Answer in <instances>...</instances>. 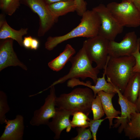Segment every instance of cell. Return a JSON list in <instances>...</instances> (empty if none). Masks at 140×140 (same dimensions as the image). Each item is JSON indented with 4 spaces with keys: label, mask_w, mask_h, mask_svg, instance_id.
I'll return each mask as SVG.
<instances>
[{
    "label": "cell",
    "mask_w": 140,
    "mask_h": 140,
    "mask_svg": "<svg viewBox=\"0 0 140 140\" xmlns=\"http://www.w3.org/2000/svg\"><path fill=\"white\" fill-rule=\"evenodd\" d=\"M10 110L8 104V97L5 93L0 91V123L1 124L5 123L7 119L6 114Z\"/></svg>",
    "instance_id": "obj_24"
},
{
    "label": "cell",
    "mask_w": 140,
    "mask_h": 140,
    "mask_svg": "<svg viewBox=\"0 0 140 140\" xmlns=\"http://www.w3.org/2000/svg\"><path fill=\"white\" fill-rule=\"evenodd\" d=\"M52 14L58 18L71 12L76 11V6L74 0L61 1L48 4Z\"/></svg>",
    "instance_id": "obj_20"
},
{
    "label": "cell",
    "mask_w": 140,
    "mask_h": 140,
    "mask_svg": "<svg viewBox=\"0 0 140 140\" xmlns=\"http://www.w3.org/2000/svg\"><path fill=\"white\" fill-rule=\"evenodd\" d=\"M46 3L48 4H49L55 2H59L66 1L69 0H44Z\"/></svg>",
    "instance_id": "obj_34"
},
{
    "label": "cell",
    "mask_w": 140,
    "mask_h": 140,
    "mask_svg": "<svg viewBox=\"0 0 140 140\" xmlns=\"http://www.w3.org/2000/svg\"><path fill=\"white\" fill-rule=\"evenodd\" d=\"M87 128L78 127L77 128V135L72 138L71 140H89L92 138L91 131L89 129Z\"/></svg>",
    "instance_id": "obj_26"
},
{
    "label": "cell",
    "mask_w": 140,
    "mask_h": 140,
    "mask_svg": "<svg viewBox=\"0 0 140 140\" xmlns=\"http://www.w3.org/2000/svg\"><path fill=\"white\" fill-rule=\"evenodd\" d=\"M39 45L38 40L37 39L33 38L30 48L32 50H36L38 48Z\"/></svg>",
    "instance_id": "obj_31"
},
{
    "label": "cell",
    "mask_w": 140,
    "mask_h": 140,
    "mask_svg": "<svg viewBox=\"0 0 140 140\" xmlns=\"http://www.w3.org/2000/svg\"><path fill=\"white\" fill-rule=\"evenodd\" d=\"M115 94L103 91H100L97 94L100 98L103 110L108 119L110 128L113 125V119L118 118L120 116L118 115L121 114V112L116 110L113 104L112 99Z\"/></svg>",
    "instance_id": "obj_17"
},
{
    "label": "cell",
    "mask_w": 140,
    "mask_h": 140,
    "mask_svg": "<svg viewBox=\"0 0 140 140\" xmlns=\"http://www.w3.org/2000/svg\"><path fill=\"white\" fill-rule=\"evenodd\" d=\"M140 89V73H135L130 79L123 95L128 100L135 104Z\"/></svg>",
    "instance_id": "obj_19"
},
{
    "label": "cell",
    "mask_w": 140,
    "mask_h": 140,
    "mask_svg": "<svg viewBox=\"0 0 140 140\" xmlns=\"http://www.w3.org/2000/svg\"><path fill=\"white\" fill-rule=\"evenodd\" d=\"M75 49L69 44L66 45L64 50L57 57L48 63L49 67L53 71L61 69L75 53Z\"/></svg>",
    "instance_id": "obj_18"
},
{
    "label": "cell",
    "mask_w": 140,
    "mask_h": 140,
    "mask_svg": "<svg viewBox=\"0 0 140 140\" xmlns=\"http://www.w3.org/2000/svg\"><path fill=\"white\" fill-rule=\"evenodd\" d=\"M69 61L72 65L68 73L55 81L49 87L63 83L69 79L79 78L82 80L90 78L94 84H96L100 70L92 66L93 62L88 57L83 46Z\"/></svg>",
    "instance_id": "obj_4"
},
{
    "label": "cell",
    "mask_w": 140,
    "mask_h": 140,
    "mask_svg": "<svg viewBox=\"0 0 140 140\" xmlns=\"http://www.w3.org/2000/svg\"><path fill=\"white\" fill-rule=\"evenodd\" d=\"M0 44V71L10 66H19L25 70L26 66L18 59L13 48V40L3 39Z\"/></svg>",
    "instance_id": "obj_11"
},
{
    "label": "cell",
    "mask_w": 140,
    "mask_h": 140,
    "mask_svg": "<svg viewBox=\"0 0 140 140\" xmlns=\"http://www.w3.org/2000/svg\"><path fill=\"white\" fill-rule=\"evenodd\" d=\"M21 0H0V8L5 14L12 15L20 6Z\"/></svg>",
    "instance_id": "obj_22"
},
{
    "label": "cell",
    "mask_w": 140,
    "mask_h": 140,
    "mask_svg": "<svg viewBox=\"0 0 140 140\" xmlns=\"http://www.w3.org/2000/svg\"><path fill=\"white\" fill-rule=\"evenodd\" d=\"M118 94V103L121 108V116L115 121L113 127H118V132L121 133L129 121L131 114L137 112L135 104L128 100L123 95L120 90L115 87Z\"/></svg>",
    "instance_id": "obj_13"
},
{
    "label": "cell",
    "mask_w": 140,
    "mask_h": 140,
    "mask_svg": "<svg viewBox=\"0 0 140 140\" xmlns=\"http://www.w3.org/2000/svg\"><path fill=\"white\" fill-rule=\"evenodd\" d=\"M0 140H22L24 130V118L18 114L13 120H7Z\"/></svg>",
    "instance_id": "obj_14"
},
{
    "label": "cell",
    "mask_w": 140,
    "mask_h": 140,
    "mask_svg": "<svg viewBox=\"0 0 140 140\" xmlns=\"http://www.w3.org/2000/svg\"><path fill=\"white\" fill-rule=\"evenodd\" d=\"M74 113L58 108H56V113L49 122L47 125L50 129L54 133V139H59L62 131L66 129L67 132H69L72 127L69 118L73 115Z\"/></svg>",
    "instance_id": "obj_12"
},
{
    "label": "cell",
    "mask_w": 140,
    "mask_h": 140,
    "mask_svg": "<svg viewBox=\"0 0 140 140\" xmlns=\"http://www.w3.org/2000/svg\"><path fill=\"white\" fill-rule=\"evenodd\" d=\"M70 122L72 128L76 127L87 128L89 127L90 119L88 116L80 111L74 113Z\"/></svg>",
    "instance_id": "obj_23"
},
{
    "label": "cell",
    "mask_w": 140,
    "mask_h": 140,
    "mask_svg": "<svg viewBox=\"0 0 140 140\" xmlns=\"http://www.w3.org/2000/svg\"><path fill=\"white\" fill-rule=\"evenodd\" d=\"M76 6V11L78 15L82 16L87 10V3L84 0H74Z\"/></svg>",
    "instance_id": "obj_28"
},
{
    "label": "cell",
    "mask_w": 140,
    "mask_h": 140,
    "mask_svg": "<svg viewBox=\"0 0 140 140\" xmlns=\"http://www.w3.org/2000/svg\"><path fill=\"white\" fill-rule=\"evenodd\" d=\"M109 41L98 35L84 41L83 46L90 60L99 70L104 68L108 55Z\"/></svg>",
    "instance_id": "obj_6"
},
{
    "label": "cell",
    "mask_w": 140,
    "mask_h": 140,
    "mask_svg": "<svg viewBox=\"0 0 140 140\" xmlns=\"http://www.w3.org/2000/svg\"><path fill=\"white\" fill-rule=\"evenodd\" d=\"M3 15L0 16V39L10 38L16 41L19 45L23 46V37L27 33L28 29L21 28L16 30L11 28L4 19Z\"/></svg>",
    "instance_id": "obj_16"
},
{
    "label": "cell",
    "mask_w": 140,
    "mask_h": 140,
    "mask_svg": "<svg viewBox=\"0 0 140 140\" xmlns=\"http://www.w3.org/2000/svg\"><path fill=\"white\" fill-rule=\"evenodd\" d=\"M123 1L131 2L140 10V0H122V1Z\"/></svg>",
    "instance_id": "obj_33"
},
{
    "label": "cell",
    "mask_w": 140,
    "mask_h": 140,
    "mask_svg": "<svg viewBox=\"0 0 140 140\" xmlns=\"http://www.w3.org/2000/svg\"><path fill=\"white\" fill-rule=\"evenodd\" d=\"M140 44V38H137L134 31L126 33L120 42L109 41L108 55L111 57L118 58L132 55Z\"/></svg>",
    "instance_id": "obj_9"
},
{
    "label": "cell",
    "mask_w": 140,
    "mask_h": 140,
    "mask_svg": "<svg viewBox=\"0 0 140 140\" xmlns=\"http://www.w3.org/2000/svg\"><path fill=\"white\" fill-rule=\"evenodd\" d=\"M21 2L29 7L38 16V36H44L57 22L58 18L52 14L48 8V4L44 0H21Z\"/></svg>",
    "instance_id": "obj_8"
},
{
    "label": "cell",
    "mask_w": 140,
    "mask_h": 140,
    "mask_svg": "<svg viewBox=\"0 0 140 140\" xmlns=\"http://www.w3.org/2000/svg\"><path fill=\"white\" fill-rule=\"evenodd\" d=\"M106 118V117L104 119L90 120L89 127V129L92 133V138L93 140H97L96 134L98 128L102 122Z\"/></svg>",
    "instance_id": "obj_27"
},
{
    "label": "cell",
    "mask_w": 140,
    "mask_h": 140,
    "mask_svg": "<svg viewBox=\"0 0 140 140\" xmlns=\"http://www.w3.org/2000/svg\"><path fill=\"white\" fill-rule=\"evenodd\" d=\"M82 17L79 24L68 33L61 36L48 37L45 44V48L51 51L69 39L80 37L89 38L97 35L101 21L97 13L92 9L87 10Z\"/></svg>",
    "instance_id": "obj_1"
},
{
    "label": "cell",
    "mask_w": 140,
    "mask_h": 140,
    "mask_svg": "<svg viewBox=\"0 0 140 140\" xmlns=\"http://www.w3.org/2000/svg\"><path fill=\"white\" fill-rule=\"evenodd\" d=\"M92 110L94 120L100 119L104 115L101 99L98 95H96L92 102Z\"/></svg>",
    "instance_id": "obj_25"
},
{
    "label": "cell",
    "mask_w": 140,
    "mask_h": 140,
    "mask_svg": "<svg viewBox=\"0 0 140 140\" xmlns=\"http://www.w3.org/2000/svg\"><path fill=\"white\" fill-rule=\"evenodd\" d=\"M32 38L31 36L24 37L23 40V46L26 48H30Z\"/></svg>",
    "instance_id": "obj_30"
},
{
    "label": "cell",
    "mask_w": 140,
    "mask_h": 140,
    "mask_svg": "<svg viewBox=\"0 0 140 140\" xmlns=\"http://www.w3.org/2000/svg\"><path fill=\"white\" fill-rule=\"evenodd\" d=\"M103 73L101 78H98L96 82L94 85H92L89 81L86 82L81 81L79 79H73L72 82L73 86L75 87L78 85H83L91 89L93 92L95 97L97 93L100 91H103L109 93L117 94L115 87L111 83L108 82L105 79L106 70L104 69Z\"/></svg>",
    "instance_id": "obj_15"
},
{
    "label": "cell",
    "mask_w": 140,
    "mask_h": 140,
    "mask_svg": "<svg viewBox=\"0 0 140 140\" xmlns=\"http://www.w3.org/2000/svg\"><path fill=\"white\" fill-rule=\"evenodd\" d=\"M95 98L90 88H78L68 93H64L56 97V106L74 113L80 111L88 116L92 111V102Z\"/></svg>",
    "instance_id": "obj_3"
},
{
    "label": "cell",
    "mask_w": 140,
    "mask_h": 140,
    "mask_svg": "<svg viewBox=\"0 0 140 140\" xmlns=\"http://www.w3.org/2000/svg\"><path fill=\"white\" fill-rule=\"evenodd\" d=\"M135 63L132 55L114 58L108 56L104 69L107 81L112 83L123 94L129 81L135 73L133 68Z\"/></svg>",
    "instance_id": "obj_2"
},
{
    "label": "cell",
    "mask_w": 140,
    "mask_h": 140,
    "mask_svg": "<svg viewBox=\"0 0 140 140\" xmlns=\"http://www.w3.org/2000/svg\"><path fill=\"white\" fill-rule=\"evenodd\" d=\"M101 21L98 35L108 40H114L117 36L122 32L123 27L116 21L108 8L102 4L93 8Z\"/></svg>",
    "instance_id": "obj_7"
},
{
    "label": "cell",
    "mask_w": 140,
    "mask_h": 140,
    "mask_svg": "<svg viewBox=\"0 0 140 140\" xmlns=\"http://www.w3.org/2000/svg\"><path fill=\"white\" fill-rule=\"evenodd\" d=\"M140 44L138 45L136 51L132 54L135 60V63L133 68V72L140 73Z\"/></svg>",
    "instance_id": "obj_29"
},
{
    "label": "cell",
    "mask_w": 140,
    "mask_h": 140,
    "mask_svg": "<svg viewBox=\"0 0 140 140\" xmlns=\"http://www.w3.org/2000/svg\"><path fill=\"white\" fill-rule=\"evenodd\" d=\"M135 104L136 107L137 112L140 113V89Z\"/></svg>",
    "instance_id": "obj_32"
},
{
    "label": "cell",
    "mask_w": 140,
    "mask_h": 140,
    "mask_svg": "<svg viewBox=\"0 0 140 140\" xmlns=\"http://www.w3.org/2000/svg\"><path fill=\"white\" fill-rule=\"evenodd\" d=\"M123 131L125 136L130 139L140 138V113L131 114Z\"/></svg>",
    "instance_id": "obj_21"
},
{
    "label": "cell",
    "mask_w": 140,
    "mask_h": 140,
    "mask_svg": "<svg viewBox=\"0 0 140 140\" xmlns=\"http://www.w3.org/2000/svg\"><path fill=\"white\" fill-rule=\"evenodd\" d=\"M50 94L45 99L43 105L38 109L35 110L30 122L33 126L47 125L49 120L54 116L56 113L55 100L57 97L54 86L50 87Z\"/></svg>",
    "instance_id": "obj_10"
},
{
    "label": "cell",
    "mask_w": 140,
    "mask_h": 140,
    "mask_svg": "<svg viewBox=\"0 0 140 140\" xmlns=\"http://www.w3.org/2000/svg\"><path fill=\"white\" fill-rule=\"evenodd\" d=\"M106 6L119 24L123 27H136L140 25V10L131 2H111Z\"/></svg>",
    "instance_id": "obj_5"
}]
</instances>
